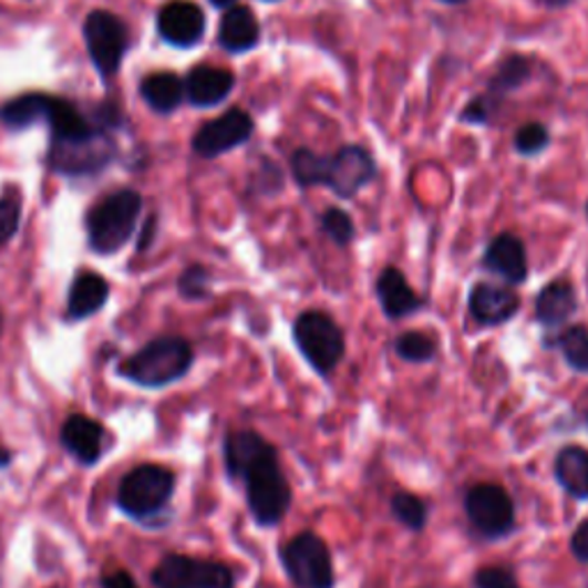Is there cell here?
Returning <instances> with one entry per match:
<instances>
[{"mask_svg":"<svg viewBox=\"0 0 588 588\" xmlns=\"http://www.w3.org/2000/svg\"><path fill=\"white\" fill-rule=\"evenodd\" d=\"M235 481H244L246 504L260 526L281 524L292 506V487L281 470L274 444L246 464Z\"/></svg>","mask_w":588,"mask_h":588,"instance_id":"cell-1","label":"cell"},{"mask_svg":"<svg viewBox=\"0 0 588 588\" xmlns=\"http://www.w3.org/2000/svg\"><path fill=\"white\" fill-rule=\"evenodd\" d=\"M299 354L320 378H329L345 359V331L324 311H303L292 324Z\"/></svg>","mask_w":588,"mask_h":588,"instance_id":"cell-2","label":"cell"},{"mask_svg":"<svg viewBox=\"0 0 588 588\" xmlns=\"http://www.w3.org/2000/svg\"><path fill=\"white\" fill-rule=\"evenodd\" d=\"M194 350L184 338H157L134 354L122 373L141 386H166L189 373Z\"/></svg>","mask_w":588,"mask_h":588,"instance_id":"cell-3","label":"cell"},{"mask_svg":"<svg viewBox=\"0 0 588 588\" xmlns=\"http://www.w3.org/2000/svg\"><path fill=\"white\" fill-rule=\"evenodd\" d=\"M141 214V196L136 192H117L104 198L87 216L90 249L102 256L120 251L134 233Z\"/></svg>","mask_w":588,"mask_h":588,"instance_id":"cell-4","label":"cell"},{"mask_svg":"<svg viewBox=\"0 0 588 588\" xmlns=\"http://www.w3.org/2000/svg\"><path fill=\"white\" fill-rule=\"evenodd\" d=\"M283 570L297 588H336L331 549L316 532H301L281 549Z\"/></svg>","mask_w":588,"mask_h":588,"instance_id":"cell-5","label":"cell"},{"mask_svg":"<svg viewBox=\"0 0 588 588\" xmlns=\"http://www.w3.org/2000/svg\"><path fill=\"white\" fill-rule=\"evenodd\" d=\"M464 515L485 540H502L515 529V504L497 483H476L464 492Z\"/></svg>","mask_w":588,"mask_h":588,"instance_id":"cell-6","label":"cell"},{"mask_svg":"<svg viewBox=\"0 0 588 588\" xmlns=\"http://www.w3.org/2000/svg\"><path fill=\"white\" fill-rule=\"evenodd\" d=\"M173 487L175 476L166 467H159V464H143V467H136L122 478L117 504L122 510L134 517H147L168 504Z\"/></svg>","mask_w":588,"mask_h":588,"instance_id":"cell-7","label":"cell"},{"mask_svg":"<svg viewBox=\"0 0 588 588\" xmlns=\"http://www.w3.org/2000/svg\"><path fill=\"white\" fill-rule=\"evenodd\" d=\"M152 581L157 588H235V575L228 566L171 554L154 568Z\"/></svg>","mask_w":588,"mask_h":588,"instance_id":"cell-8","label":"cell"},{"mask_svg":"<svg viewBox=\"0 0 588 588\" xmlns=\"http://www.w3.org/2000/svg\"><path fill=\"white\" fill-rule=\"evenodd\" d=\"M378 177V162L363 145H343L327 157L324 187L340 200L354 198Z\"/></svg>","mask_w":588,"mask_h":588,"instance_id":"cell-9","label":"cell"},{"mask_svg":"<svg viewBox=\"0 0 588 588\" xmlns=\"http://www.w3.org/2000/svg\"><path fill=\"white\" fill-rule=\"evenodd\" d=\"M83 35L90 60L95 63L100 74L104 79L115 76L127 49V30L122 21L111 12H92L85 19Z\"/></svg>","mask_w":588,"mask_h":588,"instance_id":"cell-10","label":"cell"},{"mask_svg":"<svg viewBox=\"0 0 588 588\" xmlns=\"http://www.w3.org/2000/svg\"><path fill=\"white\" fill-rule=\"evenodd\" d=\"M254 117L249 113L241 109H230L216 120L205 122L194 136V149L205 159L221 157V154L249 141L254 136Z\"/></svg>","mask_w":588,"mask_h":588,"instance_id":"cell-11","label":"cell"},{"mask_svg":"<svg viewBox=\"0 0 588 588\" xmlns=\"http://www.w3.org/2000/svg\"><path fill=\"white\" fill-rule=\"evenodd\" d=\"M483 269L499 276L506 286H522L529 278V256L524 241L513 233H499L483 254Z\"/></svg>","mask_w":588,"mask_h":588,"instance_id":"cell-12","label":"cell"},{"mask_svg":"<svg viewBox=\"0 0 588 588\" xmlns=\"http://www.w3.org/2000/svg\"><path fill=\"white\" fill-rule=\"evenodd\" d=\"M519 295L513 286L476 283L470 292V316L483 327H502L519 313Z\"/></svg>","mask_w":588,"mask_h":588,"instance_id":"cell-13","label":"cell"},{"mask_svg":"<svg viewBox=\"0 0 588 588\" xmlns=\"http://www.w3.org/2000/svg\"><path fill=\"white\" fill-rule=\"evenodd\" d=\"M375 295H378V301L382 306V313L393 322L405 320V318L419 313L421 308L425 306V299L412 290L405 274H402L393 265L384 267L382 274L378 276Z\"/></svg>","mask_w":588,"mask_h":588,"instance_id":"cell-14","label":"cell"},{"mask_svg":"<svg viewBox=\"0 0 588 588\" xmlns=\"http://www.w3.org/2000/svg\"><path fill=\"white\" fill-rule=\"evenodd\" d=\"M159 35L175 47H194L205 35V14L189 0H173L157 19Z\"/></svg>","mask_w":588,"mask_h":588,"instance_id":"cell-15","label":"cell"},{"mask_svg":"<svg viewBox=\"0 0 588 588\" xmlns=\"http://www.w3.org/2000/svg\"><path fill=\"white\" fill-rule=\"evenodd\" d=\"M577 292L568 278H554L536 297V320L547 331L561 329L577 313Z\"/></svg>","mask_w":588,"mask_h":588,"instance_id":"cell-16","label":"cell"},{"mask_svg":"<svg viewBox=\"0 0 588 588\" xmlns=\"http://www.w3.org/2000/svg\"><path fill=\"white\" fill-rule=\"evenodd\" d=\"M235 87V74L221 68H209L200 65L192 70L187 76V83H184V95L189 97L194 106L209 109L221 104Z\"/></svg>","mask_w":588,"mask_h":588,"instance_id":"cell-17","label":"cell"},{"mask_svg":"<svg viewBox=\"0 0 588 588\" xmlns=\"http://www.w3.org/2000/svg\"><path fill=\"white\" fill-rule=\"evenodd\" d=\"M97 136L85 141H55L51 164L63 173H90L106 164V147H95Z\"/></svg>","mask_w":588,"mask_h":588,"instance_id":"cell-18","label":"cell"},{"mask_svg":"<svg viewBox=\"0 0 588 588\" xmlns=\"http://www.w3.org/2000/svg\"><path fill=\"white\" fill-rule=\"evenodd\" d=\"M258 42H260V23L256 14L244 6L228 8L219 25V44L228 53H246L256 49Z\"/></svg>","mask_w":588,"mask_h":588,"instance_id":"cell-19","label":"cell"},{"mask_svg":"<svg viewBox=\"0 0 588 588\" xmlns=\"http://www.w3.org/2000/svg\"><path fill=\"white\" fill-rule=\"evenodd\" d=\"M554 476L568 497L577 502H588V451L586 448L568 444L556 453Z\"/></svg>","mask_w":588,"mask_h":588,"instance_id":"cell-20","label":"cell"},{"mask_svg":"<svg viewBox=\"0 0 588 588\" xmlns=\"http://www.w3.org/2000/svg\"><path fill=\"white\" fill-rule=\"evenodd\" d=\"M529 79H532V60L522 53H510L489 76L483 97L499 111L504 100L513 95V92L519 90Z\"/></svg>","mask_w":588,"mask_h":588,"instance_id":"cell-21","label":"cell"},{"mask_svg":"<svg viewBox=\"0 0 588 588\" xmlns=\"http://www.w3.org/2000/svg\"><path fill=\"white\" fill-rule=\"evenodd\" d=\"M104 427L85 416H70L63 425V444L65 448L83 464H95L102 455Z\"/></svg>","mask_w":588,"mask_h":588,"instance_id":"cell-22","label":"cell"},{"mask_svg":"<svg viewBox=\"0 0 588 588\" xmlns=\"http://www.w3.org/2000/svg\"><path fill=\"white\" fill-rule=\"evenodd\" d=\"M109 299V283L100 274L83 271L76 276L70 290V318L83 320L92 313H97Z\"/></svg>","mask_w":588,"mask_h":588,"instance_id":"cell-23","label":"cell"},{"mask_svg":"<svg viewBox=\"0 0 588 588\" xmlns=\"http://www.w3.org/2000/svg\"><path fill=\"white\" fill-rule=\"evenodd\" d=\"M47 120L53 130L55 141H85V138L97 136L90 122L72 104L63 100L53 97Z\"/></svg>","mask_w":588,"mask_h":588,"instance_id":"cell-24","label":"cell"},{"mask_svg":"<svg viewBox=\"0 0 588 588\" xmlns=\"http://www.w3.org/2000/svg\"><path fill=\"white\" fill-rule=\"evenodd\" d=\"M143 100L159 113H171L175 111L182 100H184V83L171 74V72H159L152 74L141 83Z\"/></svg>","mask_w":588,"mask_h":588,"instance_id":"cell-25","label":"cell"},{"mask_svg":"<svg viewBox=\"0 0 588 588\" xmlns=\"http://www.w3.org/2000/svg\"><path fill=\"white\" fill-rule=\"evenodd\" d=\"M51 102H53V97L38 95V92L35 95L17 97L0 109V120H3L6 125H10V127H28L38 120H47Z\"/></svg>","mask_w":588,"mask_h":588,"instance_id":"cell-26","label":"cell"},{"mask_svg":"<svg viewBox=\"0 0 588 588\" xmlns=\"http://www.w3.org/2000/svg\"><path fill=\"white\" fill-rule=\"evenodd\" d=\"M290 171H292V177L301 189L324 187L327 157L324 154H318L311 147H299L290 157Z\"/></svg>","mask_w":588,"mask_h":588,"instance_id":"cell-27","label":"cell"},{"mask_svg":"<svg viewBox=\"0 0 588 588\" xmlns=\"http://www.w3.org/2000/svg\"><path fill=\"white\" fill-rule=\"evenodd\" d=\"M556 348H559L568 368H572L575 373L588 375V327H564L559 336H556Z\"/></svg>","mask_w":588,"mask_h":588,"instance_id":"cell-28","label":"cell"},{"mask_svg":"<svg viewBox=\"0 0 588 588\" xmlns=\"http://www.w3.org/2000/svg\"><path fill=\"white\" fill-rule=\"evenodd\" d=\"M393 350L408 363H430L437 354V340L423 331H402L393 340Z\"/></svg>","mask_w":588,"mask_h":588,"instance_id":"cell-29","label":"cell"},{"mask_svg":"<svg viewBox=\"0 0 588 588\" xmlns=\"http://www.w3.org/2000/svg\"><path fill=\"white\" fill-rule=\"evenodd\" d=\"M391 515L410 532H423L427 524V506L412 492H395L391 497Z\"/></svg>","mask_w":588,"mask_h":588,"instance_id":"cell-30","label":"cell"},{"mask_svg":"<svg viewBox=\"0 0 588 588\" xmlns=\"http://www.w3.org/2000/svg\"><path fill=\"white\" fill-rule=\"evenodd\" d=\"M320 228L336 246H340V249H345V246H350L357 237V226L352 221V216L340 207H329L320 216Z\"/></svg>","mask_w":588,"mask_h":588,"instance_id":"cell-31","label":"cell"},{"mask_svg":"<svg viewBox=\"0 0 588 588\" xmlns=\"http://www.w3.org/2000/svg\"><path fill=\"white\" fill-rule=\"evenodd\" d=\"M549 141H551L549 130L543 125V122H526V125H522L515 132L513 145L522 157H536V154L547 149Z\"/></svg>","mask_w":588,"mask_h":588,"instance_id":"cell-32","label":"cell"},{"mask_svg":"<svg viewBox=\"0 0 588 588\" xmlns=\"http://www.w3.org/2000/svg\"><path fill=\"white\" fill-rule=\"evenodd\" d=\"M179 295L187 299H207L209 297V271L200 265L189 267L179 276Z\"/></svg>","mask_w":588,"mask_h":588,"instance_id":"cell-33","label":"cell"},{"mask_svg":"<svg viewBox=\"0 0 588 588\" xmlns=\"http://www.w3.org/2000/svg\"><path fill=\"white\" fill-rule=\"evenodd\" d=\"M474 588H519V584L508 568L485 566L474 575Z\"/></svg>","mask_w":588,"mask_h":588,"instance_id":"cell-34","label":"cell"},{"mask_svg":"<svg viewBox=\"0 0 588 588\" xmlns=\"http://www.w3.org/2000/svg\"><path fill=\"white\" fill-rule=\"evenodd\" d=\"M497 113H499L497 109H494L483 95H478V97H474L467 106L462 109V113H460V122H462V125H478V127H485V125H489V122L494 120V115H497Z\"/></svg>","mask_w":588,"mask_h":588,"instance_id":"cell-35","label":"cell"},{"mask_svg":"<svg viewBox=\"0 0 588 588\" xmlns=\"http://www.w3.org/2000/svg\"><path fill=\"white\" fill-rule=\"evenodd\" d=\"M21 209L14 200H0V244H6L19 228Z\"/></svg>","mask_w":588,"mask_h":588,"instance_id":"cell-36","label":"cell"},{"mask_svg":"<svg viewBox=\"0 0 588 588\" xmlns=\"http://www.w3.org/2000/svg\"><path fill=\"white\" fill-rule=\"evenodd\" d=\"M570 551L577 561L588 566V517L581 519L575 529V534L570 538Z\"/></svg>","mask_w":588,"mask_h":588,"instance_id":"cell-37","label":"cell"},{"mask_svg":"<svg viewBox=\"0 0 588 588\" xmlns=\"http://www.w3.org/2000/svg\"><path fill=\"white\" fill-rule=\"evenodd\" d=\"M102 586L104 588H138L136 581H134V577L130 572H125V570H115V572L106 575L104 581H102Z\"/></svg>","mask_w":588,"mask_h":588,"instance_id":"cell-38","label":"cell"},{"mask_svg":"<svg viewBox=\"0 0 588 588\" xmlns=\"http://www.w3.org/2000/svg\"><path fill=\"white\" fill-rule=\"evenodd\" d=\"M536 3H540L545 8H551V10H559V8H568L572 0H536Z\"/></svg>","mask_w":588,"mask_h":588,"instance_id":"cell-39","label":"cell"},{"mask_svg":"<svg viewBox=\"0 0 588 588\" xmlns=\"http://www.w3.org/2000/svg\"><path fill=\"white\" fill-rule=\"evenodd\" d=\"M214 8H233L235 0H209Z\"/></svg>","mask_w":588,"mask_h":588,"instance_id":"cell-40","label":"cell"},{"mask_svg":"<svg viewBox=\"0 0 588 588\" xmlns=\"http://www.w3.org/2000/svg\"><path fill=\"white\" fill-rule=\"evenodd\" d=\"M8 462H10V455H8L3 448H0V467H6Z\"/></svg>","mask_w":588,"mask_h":588,"instance_id":"cell-41","label":"cell"},{"mask_svg":"<svg viewBox=\"0 0 588 588\" xmlns=\"http://www.w3.org/2000/svg\"><path fill=\"white\" fill-rule=\"evenodd\" d=\"M440 3H446V6H462V3H467V0H440Z\"/></svg>","mask_w":588,"mask_h":588,"instance_id":"cell-42","label":"cell"},{"mask_svg":"<svg viewBox=\"0 0 588 588\" xmlns=\"http://www.w3.org/2000/svg\"><path fill=\"white\" fill-rule=\"evenodd\" d=\"M581 421H584V427L588 430V405H586V410H584V416H581Z\"/></svg>","mask_w":588,"mask_h":588,"instance_id":"cell-43","label":"cell"},{"mask_svg":"<svg viewBox=\"0 0 588 588\" xmlns=\"http://www.w3.org/2000/svg\"><path fill=\"white\" fill-rule=\"evenodd\" d=\"M586 219H588V203H586Z\"/></svg>","mask_w":588,"mask_h":588,"instance_id":"cell-44","label":"cell"},{"mask_svg":"<svg viewBox=\"0 0 588 588\" xmlns=\"http://www.w3.org/2000/svg\"><path fill=\"white\" fill-rule=\"evenodd\" d=\"M267 3H276V0H267Z\"/></svg>","mask_w":588,"mask_h":588,"instance_id":"cell-45","label":"cell"}]
</instances>
